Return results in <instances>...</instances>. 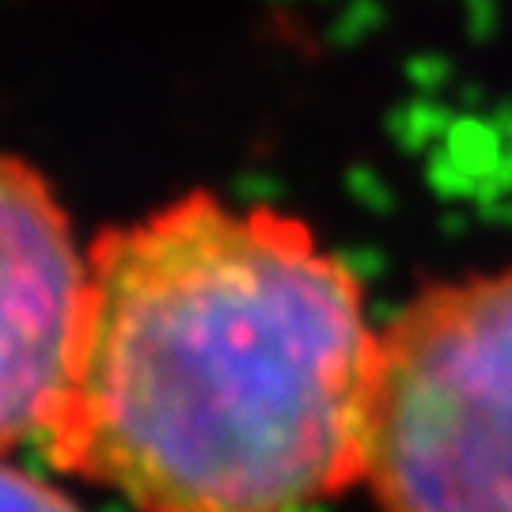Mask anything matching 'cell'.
Returning a JSON list of instances; mask_svg holds the SVG:
<instances>
[{"label": "cell", "instance_id": "cell-1", "mask_svg": "<svg viewBox=\"0 0 512 512\" xmlns=\"http://www.w3.org/2000/svg\"><path fill=\"white\" fill-rule=\"evenodd\" d=\"M376 342L304 220L194 190L88 247L46 452L137 512H304L365 482Z\"/></svg>", "mask_w": 512, "mask_h": 512}, {"label": "cell", "instance_id": "cell-2", "mask_svg": "<svg viewBox=\"0 0 512 512\" xmlns=\"http://www.w3.org/2000/svg\"><path fill=\"white\" fill-rule=\"evenodd\" d=\"M361 486L380 512H512V262L380 327Z\"/></svg>", "mask_w": 512, "mask_h": 512}, {"label": "cell", "instance_id": "cell-3", "mask_svg": "<svg viewBox=\"0 0 512 512\" xmlns=\"http://www.w3.org/2000/svg\"><path fill=\"white\" fill-rule=\"evenodd\" d=\"M88 251L27 160L0 152V456L50 437L73 372Z\"/></svg>", "mask_w": 512, "mask_h": 512}, {"label": "cell", "instance_id": "cell-4", "mask_svg": "<svg viewBox=\"0 0 512 512\" xmlns=\"http://www.w3.org/2000/svg\"><path fill=\"white\" fill-rule=\"evenodd\" d=\"M0 512H80L73 497L54 490L50 482L0 459Z\"/></svg>", "mask_w": 512, "mask_h": 512}]
</instances>
